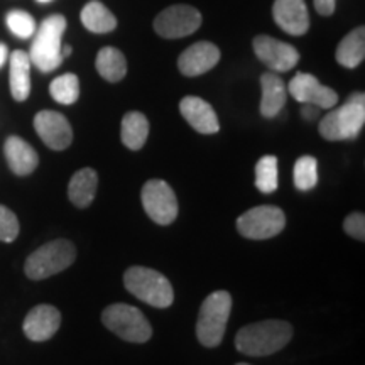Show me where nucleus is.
<instances>
[{
  "mask_svg": "<svg viewBox=\"0 0 365 365\" xmlns=\"http://www.w3.org/2000/svg\"><path fill=\"white\" fill-rule=\"evenodd\" d=\"M293 327L281 319H266L240 328L235 336V349L250 357H267L289 344Z\"/></svg>",
  "mask_w": 365,
  "mask_h": 365,
  "instance_id": "f257e3e1",
  "label": "nucleus"
},
{
  "mask_svg": "<svg viewBox=\"0 0 365 365\" xmlns=\"http://www.w3.org/2000/svg\"><path fill=\"white\" fill-rule=\"evenodd\" d=\"M66 29V19L61 14H53L43 21L34 33V41L31 44L29 59L39 71L49 73L61 66L63 63V34Z\"/></svg>",
  "mask_w": 365,
  "mask_h": 365,
  "instance_id": "f03ea898",
  "label": "nucleus"
},
{
  "mask_svg": "<svg viewBox=\"0 0 365 365\" xmlns=\"http://www.w3.org/2000/svg\"><path fill=\"white\" fill-rule=\"evenodd\" d=\"M365 124L364 93H352L339 108H333L319 122V134L327 140L355 139Z\"/></svg>",
  "mask_w": 365,
  "mask_h": 365,
  "instance_id": "7ed1b4c3",
  "label": "nucleus"
},
{
  "mask_svg": "<svg viewBox=\"0 0 365 365\" xmlns=\"http://www.w3.org/2000/svg\"><path fill=\"white\" fill-rule=\"evenodd\" d=\"M125 289L137 299L154 308H168L173 304L175 293L171 282L164 274L149 267L134 266L124 274Z\"/></svg>",
  "mask_w": 365,
  "mask_h": 365,
  "instance_id": "20e7f679",
  "label": "nucleus"
},
{
  "mask_svg": "<svg viewBox=\"0 0 365 365\" xmlns=\"http://www.w3.org/2000/svg\"><path fill=\"white\" fill-rule=\"evenodd\" d=\"M230 312L232 296L227 291H215L203 301L196 322V336L200 344L208 349L222 344Z\"/></svg>",
  "mask_w": 365,
  "mask_h": 365,
  "instance_id": "39448f33",
  "label": "nucleus"
},
{
  "mask_svg": "<svg viewBox=\"0 0 365 365\" xmlns=\"http://www.w3.org/2000/svg\"><path fill=\"white\" fill-rule=\"evenodd\" d=\"M76 249L70 240L58 239L44 244L27 257L24 271L29 279L41 281L65 271L75 262Z\"/></svg>",
  "mask_w": 365,
  "mask_h": 365,
  "instance_id": "423d86ee",
  "label": "nucleus"
},
{
  "mask_svg": "<svg viewBox=\"0 0 365 365\" xmlns=\"http://www.w3.org/2000/svg\"><path fill=\"white\" fill-rule=\"evenodd\" d=\"M103 325L122 340L130 344H145L153 336V327L139 308L115 303L103 309Z\"/></svg>",
  "mask_w": 365,
  "mask_h": 365,
  "instance_id": "0eeeda50",
  "label": "nucleus"
},
{
  "mask_svg": "<svg viewBox=\"0 0 365 365\" xmlns=\"http://www.w3.org/2000/svg\"><path fill=\"white\" fill-rule=\"evenodd\" d=\"M286 227V215L281 208L272 205H261L250 208L237 218V230L250 240H267L279 235Z\"/></svg>",
  "mask_w": 365,
  "mask_h": 365,
  "instance_id": "6e6552de",
  "label": "nucleus"
},
{
  "mask_svg": "<svg viewBox=\"0 0 365 365\" xmlns=\"http://www.w3.org/2000/svg\"><path fill=\"white\" fill-rule=\"evenodd\" d=\"M143 207L158 225H171L178 217V198L166 181L149 180L140 191Z\"/></svg>",
  "mask_w": 365,
  "mask_h": 365,
  "instance_id": "1a4fd4ad",
  "label": "nucleus"
},
{
  "mask_svg": "<svg viewBox=\"0 0 365 365\" xmlns=\"http://www.w3.org/2000/svg\"><path fill=\"white\" fill-rule=\"evenodd\" d=\"M202 26V14L191 6H171L158 14L154 31L164 39H178L196 33Z\"/></svg>",
  "mask_w": 365,
  "mask_h": 365,
  "instance_id": "9d476101",
  "label": "nucleus"
},
{
  "mask_svg": "<svg viewBox=\"0 0 365 365\" xmlns=\"http://www.w3.org/2000/svg\"><path fill=\"white\" fill-rule=\"evenodd\" d=\"M252 46L255 56L261 59L271 71H289L299 61V53L294 46L274 39L271 36H257Z\"/></svg>",
  "mask_w": 365,
  "mask_h": 365,
  "instance_id": "9b49d317",
  "label": "nucleus"
},
{
  "mask_svg": "<svg viewBox=\"0 0 365 365\" xmlns=\"http://www.w3.org/2000/svg\"><path fill=\"white\" fill-rule=\"evenodd\" d=\"M287 91L296 102L314 105L318 108H333L339 103V93L319 83L317 76L309 73H296L287 85Z\"/></svg>",
  "mask_w": 365,
  "mask_h": 365,
  "instance_id": "f8f14e48",
  "label": "nucleus"
},
{
  "mask_svg": "<svg viewBox=\"0 0 365 365\" xmlns=\"http://www.w3.org/2000/svg\"><path fill=\"white\" fill-rule=\"evenodd\" d=\"M34 129L41 140L53 150H65L73 140V130L68 118L54 110H41L34 117Z\"/></svg>",
  "mask_w": 365,
  "mask_h": 365,
  "instance_id": "ddd939ff",
  "label": "nucleus"
},
{
  "mask_svg": "<svg viewBox=\"0 0 365 365\" xmlns=\"http://www.w3.org/2000/svg\"><path fill=\"white\" fill-rule=\"evenodd\" d=\"M220 61V49L210 41L191 44L178 58V68L185 76H200L212 70Z\"/></svg>",
  "mask_w": 365,
  "mask_h": 365,
  "instance_id": "4468645a",
  "label": "nucleus"
},
{
  "mask_svg": "<svg viewBox=\"0 0 365 365\" xmlns=\"http://www.w3.org/2000/svg\"><path fill=\"white\" fill-rule=\"evenodd\" d=\"M274 22L291 36H303L309 29L308 7L304 0H276L272 6Z\"/></svg>",
  "mask_w": 365,
  "mask_h": 365,
  "instance_id": "2eb2a0df",
  "label": "nucleus"
},
{
  "mask_svg": "<svg viewBox=\"0 0 365 365\" xmlns=\"http://www.w3.org/2000/svg\"><path fill=\"white\" fill-rule=\"evenodd\" d=\"M61 327V313L51 304H39L27 313L24 319V333L33 341L49 340Z\"/></svg>",
  "mask_w": 365,
  "mask_h": 365,
  "instance_id": "dca6fc26",
  "label": "nucleus"
},
{
  "mask_svg": "<svg viewBox=\"0 0 365 365\" xmlns=\"http://www.w3.org/2000/svg\"><path fill=\"white\" fill-rule=\"evenodd\" d=\"M180 112L186 122L200 134H217L220 130V120L217 112L208 102L200 97H185L180 102Z\"/></svg>",
  "mask_w": 365,
  "mask_h": 365,
  "instance_id": "f3484780",
  "label": "nucleus"
},
{
  "mask_svg": "<svg viewBox=\"0 0 365 365\" xmlns=\"http://www.w3.org/2000/svg\"><path fill=\"white\" fill-rule=\"evenodd\" d=\"M4 153H6V159L9 168L17 176H27L31 175L39 164L38 153L33 149V145L27 144L24 139L17 135H11L4 144Z\"/></svg>",
  "mask_w": 365,
  "mask_h": 365,
  "instance_id": "a211bd4d",
  "label": "nucleus"
},
{
  "mask_svg": "<svg viewBox=\"0 0 365 365\" xmlns=\"http://www.w3.org/2000/svg\"><path fill=\"white\" fill-rule=\"evenodd\" d=\"M261 115L274 118L282 110L287 98V86L276 73L269 71L261 76Z\"/></svg>",
  "mask_w": 365,
  "mask_h": 365,
  "instance_id": "6ab92c4d",
  "label": "nucleus"
},
{
  "mask_svg": "<svg viewBox=\"0 0 365 365\" xmlns=\"http://www.w3.org/2000/svg\"><path fill=\"white\" fill-rule=\"evenodd\" d=\"M98 188V175L91 168H83L71 176L68 185V196L71 203L78 208L90 207Z\"/></svg>",
  "mask_w": 365,
  "mask_h": 365,
  "instance_id": "aec40b11",
  "label": "nucleus"
},
{
  "mask_svg": "<svg viewBox=\"0 0 365 365\" xmlns=\"http://www.w3.org/2000/svg\"><path fill=\"white\" fill-rule=\"evenodd\" d=\"M11 93L14 100L24 102L31 93V59L26 51H14L11 54Z\"/></svg>",
  "mask_w": 365,
  "mask_h": 365,
  "instance_id": "412c9836",
  "label": "nucleus"
},
{
  "mask_svg": "<svg viewBox=\"0 0 365 365\" xmlns=\"http://www.w3.org/2000/svg\"><path fill=\"white\" fill-rule=\"evenodd\" d=\"M339 65L349 70L357 68L365 58V29L362 26L350 31L344 39L340 41L335 54Z\"/></svg>",
  "mask_w": 365,
  "mask_h": 365,
  "instance_id": "4be33fe9",
  "label": "nucleus"
},
{
  "mask_svg": "<svg viewBox=\"0 0 365 365\" xmlns=\"http://www.w3.org/2000/svg\"><path fill=\"white\" fill-rule=\"evenodd\" d=\"M81 24H83L90 33L95 34H107L112 33L117 27V17L115 14L108 11L98 0H91L86 6L81 9L80 14Z\"/></svg>",
  "mask_w": 365,
  "mask_h": 365,
  "instance_id": "5701e85b",
  "label": "nucleus"
},
{
  "mask_svg": "<svg viewBox=\"0 0 365 365\" xmlns=\"http://www.w3.org/2000/svg\"><path fill=\"white\" fill-rule=\"evenodd\" d=\"M149 135V120L144 113L129 112L122 118L120 137L125 148L130 150H139L144 148Z\"/></svg>",
  "mask_w": 365,
  "mask_h": 365,
  "instance_id": "b1692460",
  "label": "nucleus"
},
{
  "mask_svg": "<svg viewBox=\"0 0 365 365\" xmlns=\"http://www.w3.org/2000/svg\"><path fill=\"white\" fill-rule=\"evenodd\" d=\"M95 66H97L98 75L102 76L103 80L110 81V83H117V81H120L127 73L125 56L122 54L120 49L112 48V46H107V48L100 49L97 54V61H95Z\"/></svg>",
  "mask_w": 365,
  "mask_h": 365,
  "instance_id": "393cba45",
  "label": "nucleus"
},
{
  "mask_svg": "<svg viewBox=\"0 0 365 365\" xmlns=\"http://www.w3.org/2000/svg\"><path fill=\"white\" fill-rule=\"evenodd\" d=\"M255 186L262 193H274L279 186V168L276 156H264L255 164Z\"/></svg>",
  "mask_w": 365,
  "mask_h": 365,
  "instance_id": "a878e982",
  "label": "nucleus"
},
{
  "mask_svg": "<svg viewBox=\"0 0 365 365\" xmlns=\"http://www.w3.org/2000/svg\"><path fill=\"white\" fill-rule=\"evenodd\" d=\"M49 93L58 103L73 105L80 97V80L73 73L58 76L49 85Z\"/></svg>",
  "mask_w": 365,
  "mask_h": 365,
  "instance_id": "bb28decb",
  "label": "nucleus"
},
{
  "mask_svg": "<svg viewBox=\"0 0 365 365\" xmlns=\"http://www.w3.org/2000/svg\"><path fill=\"white\" fill-rule=\"evenodd\" d=\"M294 186L299 191H309L318 182V161L313 156H303L294 163Z\"/></svg>",
  "mask_w": 365,
  "mask_h": 365,
  "instance_id": "cd10ccee",
  "label": "nucleus"
},
{
  "mask_svg": "<svg viewBox=\"0 0 365 365\" xmlns=\"http://www.w3.org/2000/svg\"><path fill=\"white\" fill-rule=\"evenodd\" d=\"M6 22L11 33L21 39L31 38V36H34L36 29H38L34 17L24 11H11L7 14Z\"/></svg>",
  "mask_w": 365,
  "mask_h": 365,
  "instance_id": "c85d7f7f",
  "label": "nucleus"
},
{
  "mask_svg": "<svg viewBox=\"0 0 365 365\" xmlns=\"http://www.w3.org/2000/svg\"><path fill=\"white\" fill-rule=\"evenodd\" d=\"M19 235V220L16 213L0 205V240L14 242Z\"/></svg>",
  "mask_w": 365,
  "mask_h": 365,
  "instance_id": "c756f323",
  "label": "nucleus"
},
{
  "mask_svg": "<svg viewBox=\"0 0 365 365\" xmlns=\"http://www.w3.org/2000/svg\"><path fill=\"white\" fill-rule=\"evenodd\" d=\"M344 230L345 234H349L352 239L364 242L365 240V217L364 213H350L349 217L344 220Z\"/></svg>",
  "mask_w": 365,
  "mask_h": 365,
  "instance_id": "7c9ffc66",
  "label": "nucleus"
},
{
  "mask_svg": "<svg viewBox=\"0 0 365 365\" xmlns=\"http://www.w3.org/2000/svg\"><path fill=\"white\" fill-rule=\"evenodd\" d=\"M313 6H314V9H317L318 14L328 17L335 12L336 0H313Z\"/></svg>",
  "mask_w": 365,
  "mask_h": 365,
  "instance_id": "2f4dec72",
  "label": "nucleus"
},
{
  "mask_svg": "<svg viewBox=\"0 0 365 365\" xmlns=\"http://www.w3.org/2000/svg\"><path fill=\"white\" fill-rule=\"evenodd\" d=\"M318 107H314V105H309V103H303V108H301V117L307 118V120H314V118L318 117Z\"/></svg>",
  "mask_w": 365,
  "mask_h": 365,
  "instance_id": "473e14b6",
  "label": "nucleus"
},
{
  "mask_svg": "<svg viewBox=\"0 0 365 365\" xmlns=\"http://www.w3.org/2000/svg\"><path fill=\"white\" fill-rule=\"evenodd\" d=\"M7 56H9V49H7V46L0 43V68H2V66H4V63L7 61Z\"/></svg>",
  "mask_w": 365,
  "mask_h": 365,
  "instance_id": "72a5a7b5",
  "label": "nucleus"
},
{
  "mask_svg": "<svg viewBox=\"0 0 365 365\" xmlns=\"http://www.w3.org/2000/svg\"><path fill=\"white\" fill-rule=\"evenodd\" d=\"M71 51H73L71 46H63V48H61V54H63V58H68V56H70Z\"/></svg>",
  "mask_w": 365,
  "mask_h": 365,
  "instance_id": "f704fd0d",
  "label": "nucleus"
},
{
  "mask_svg": "<svg viewBox=\"0 0 365 365\" xmlns=\"http://www.w3.org/2000/svg\"><path fill=\"white\" fill-rule=\"evenodd\" d=\"M38 2H41V4H46V2H51V0H38Z\"/></svg>",
  "mask_w": 365,
  "mask_h": 365,
  "instance_id": "c9c22d12",
  "label": "nucleus"
},
{
  "mask_svg": "<svg viewBox=\"0 0 365 365\" xmlns=\"http://www.w3.org/2000/svg\"><path fill=\"white\" fill-rule=\"evenodd\" d=\"M237 365H249V364H237Z\"/></svg>",
  "mask_w": 365,
  "mask_h": 365,
  "instance_id": "e433bc0d",
  "label": "nucleus"
}]
</instances>
